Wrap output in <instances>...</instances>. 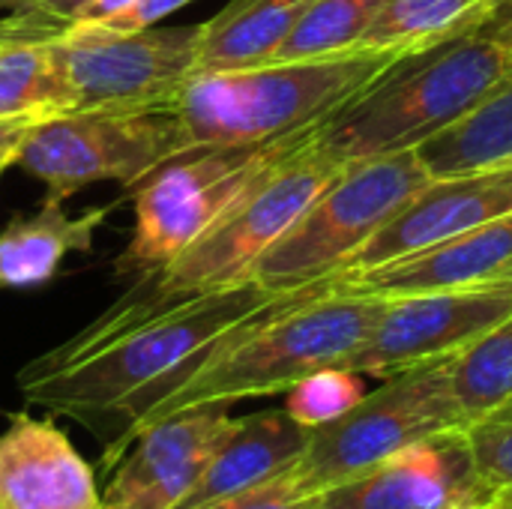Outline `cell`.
Segmentation results:
<instances>
[{
    "instance_id": "obj_27",
    "label": "cell",
    "mask_w": 512,
    "mask_h": 509,
    "mask_svg": "<svg viewBox=\"0 0 512 509\" xmlns=\"http://www.w3.org/2000/svg\"><path fill=\"white\" fill-rule=\"evenodd\" d=\"M312 498L315 495H306L297 489L291 471L276 477V480H267L261 486H252L246 492H237V495H228L216 504L204 509H309L312 507Z\"/></svg>"
},
{
    "instance_id": "obj_2",
    "label": "cell",
    "mask_w": 512,
    "mask_h": 509,
    "mask_svg": "<svg viewBox=\"0 0 512 509\" xmlns=\"http://www.w3.org/2000/svg\"><path fill=\"white\" fill-rule=\"evenodd\" d=\"M387 297L363 294L339 282H321L288 291L237 330H231L207 360L153 408H147L111 447L120 456L135 435L171 414L201 405H234L243 399L288 393L303 378L345 366V360L369 339Z\"/></svg>"
},
{
    "instance_id": "obj_35",
    "label": "cell",
    "mask_w": 512,
    "mask_h": 509,
    "mask_svg": "<svg viewBox=\"0 0 512 509\" xmlns=\"http://www.w3.org/2000/svg\"><path fill=\"white\" fill-rule=\"evenodd\" d=\"M468 509H498V507H495V504L489 501V504H477V507H468Z\"/></svg>"
},
{
    "instance_id": "obj_36",
    "label": "cell",
    "mask_w": 512,
    "mask_h": 509,
    "mask_svg": "<svg viewBox=\"0 0 512 509\" xmlns=\"http://www.w3.org/2000/svg\"><path fill=\"white\" fill-rule=\"evenodd\" d=\"M6 168H9V165H0V177H3V171H6Z\"/></svg>"
},
{
    "instance_id": "obj_29",
    "label": "cell",
    "mask_w": 512,
    "mask_h": 509,
    "mask_svg": "<svg viewBox=\"0 0 512 509\" xmlns=\"http://www.w3.org/2000/svg\"><path fill=\"white\" fill-rule=\"evenodd\" d=\"M189 3H195V0H138L129 12L108 18V21H96V24H105L114 30H141V27H153V24L165 21L168 15H174L177 9H183Z\"/></svg>"
},
{
    "instance_id": "obj_32",
    "label": "cell",
    "mask_w": 512,
    "mask_h": 509,
    "mask_svg": "<svg viewBox=\"0 0 512 509\" xmlns=\"http://www.w3.org/2000/svg\"><path fill=\"white\" fill-rule=\"evenodd\" d=\"M474 30L489 33L507 51H512V0H489Z\"/></svg>"
},
{
    "instance_id": "obj_30",
    "label": "cell",
    "mask_w": 512,
    "mask_h": 509,
    "mask_svg": "<svg viewBox=\"0 0 512 509\" xmlns=\"http://www.w3.org/2000/svg\"><path fill=\"white\" fill-rule=\"evenodd\" d=\"M66 27L30 18V15H18V12H6V0H0V42H51L63 33Z\"/></svg>"
},
{
    "instance_id": "obj_11",
    "label": "cell",
    "mask_w": 512,
    "mask_h": 509,
    "mask_svg": "<svg viewBox=\"0 0 512 509\" xmlns=\"http://www.w3.org/2000/svg\"><path fill=\"white\" fill-rule=\"evenodd\" d=\"M512 315V285L486 282L387 300L369 339L342 369L387 378L399 369L450 357Z\"/></svg>"
},
{
    "instance_id": "obj_5",
    "label": "cell",
    "mask_w": 512,
    "mask_h": 509,
    "mask_svg": "<svg viewBox=\"0 0 512 509\" xmlns=\"http://www.w3.org/2000/svg\"><path fill=\"white\" fill-rule=\"evenodd\" d=\"M393 60V54L381 51H351L318 60H270L195 72L171 111L177 114L186 150L267 141L324 123Z\"/></svg>"
},
{
    "instance_id": "obj_34",
    "label": "cell",
    "mask_w": 512,
    "mask_h": 509,
    "mask_svg": "<svg viewBox=\"0 0 512 509\" xmlns=\"http://www.w3.org/2000/svg\"><path fill=\"white\" fill-rule=\"evenodd\" d=\"M489 282H504V285H512V258L498 270V276H492Z\"/></svg>"
},
{
    "instance_id": "obj_6",
    "label": "cell",
    "mask_w": 512,
    "mask_h": 509,
    "mask_svg": "<svg viewBox=\"0 0 512 509\" xmlns=\"http://www.w3.org/2000/svg\"><path fill=\"white\" fill-rule=\"evenodd\" d=\"M321 129L324 123H312L267 141L189 147L165 159L129 189L135 225L114 273L138 279L168 267L258 180L318 141Z\"/></svg>"
},
{
    "instance_id": "obj_1",
    "label": "cell",
    "mask_w": 512,
    "mask_h": 509,
    "mask_svg": "<svg viewBox=\"0 0 512 509\" xmlns=\"http://www.w3.org/2000/svg\"><path fill=\"white\" fill-rule=\"evenodd\" d=\"M279 297L252 276L198 294L90 348L45 351L18 372V390L30 405L51 414L75 420L117 417L126 432L183 384L231 330Z\"/></svg>"
},
{
    "instance_id": "obj_3",
    "label": "cell",
    "mask_w": 512,
    "mask_h": 509,
    "mask_svg": "<svg viewBox=\"0 0 512 509\" xmlns=\"http://www.w3.org/2000/svg\"><path fill=\"white\" fill-rule=\"evenodd\" d=\"M345 171L318 141L306 144L258 180L168 267L138 276L96 321L57 348L78 351L105 342L153 315H162L198 294L237 285L252 276L258 258L306 213V207Z\"/></svg>"
},
{
    "instance_id": "obj_25",
    "label": "cell",
    "mask_w": 512,
    "mask_h": 509,
    "mask_svg": "<svg viewBox=\"0 0 512 509\" xmlns=\"http://www.w3.org/2000/svg\"><path fill=\"white\" fill-rule=\"evenodd\" d=\"M366 396V384L360 372L330 366L321 369L300 384H294L285 393V411L306 429L327 426L339 417H345L360 399Z\"/></svg>"
},
{
    "instance_id": "obj_28",
    "label": "cell",
    "mask_w": 512,
    "mask_h": 509,
    "mask_svg": "<svg viewBox=\"0 0 512 509\" xmlns=\"http://www.w3.org/2000/svg\"><path fill=\"white\" fill-rule=\"evenodd\" d=\"M93 0H6V12L30 15L57 27L75 24Z\"/></svg>"
},
{
    "instance_id": "obj_9",
    "label": "cell",
    "mask_w": 512,
    "mask_h": 509,
    "mask_svg": "<svg viewBox=\"0 0 512 509\" xmlns=\"http://www.w3.org/2000/svg\"><path fill=\"white\" fill-rule=\"evenodd\" d=\"M201 24L114 30L75 21L51 39L60 111H147L174 105L195 75Z\"/></svg>"
},
{
    "instance_id": "obj_4",
    "label": "cell",
    "mask_w": 512,
    "mask_h": 509,
    "mask_svg": "<svg viewBox=\"0 0 512 509\" xmlns=\"http://www.w3.org/2000/svg\"><path fill=\"white\" fill-rule=\"evenodd\" d=\"M512 72V51L483 30L396 57L324 120L318 144L339 162L408 153L468 117Z\"/></svg>"
},
{
    "instance_id": "obj_7",
    "label": "cell",
    "mask_w": 512,
    "mask_h": 509,
    "mask_svg": "<svg viewBox=\"0 0 512 509\" xmlns=\"http://www.w3.org/2000/svg\"><path fill=\"white\" fill-rule=\"evenodd\" d=\"M429 180L417 150L348 162L258 258L252 279L276 294L330 282Z\"/></svg>"
},
{
    "instance_id": "obj_19",
    "label": "cell",
    "mask_w": 512,
    "mask_h": 509,
    "mask_svg": "<svg viewBox=\"0 0 512 509\" xmlns=\"http://www.w3.org/2000/svg\"><path fill=\"white\" fill-rule=\"evenodd\" d=\"M318 0H231L201 24L195 72L267 63Z\"/></svg>"
},
{
    "instance_id": "obj_18",
    "label": "cell",
    "mask_w": 512,
    "mask_h": 509,
    "mask_svg": "<svg viewBox=\"0 0 512 509\" xmlns=\"http://www.w3.org/2000/svg\"><path fill=\"white\" fill-rule=\"evenodd\" d=\"M108 207L69 216L60 198H45L36 213L15 216L0 231V288H36L57 276L69 252H90Z\"/></svg>"
},
{
    "instance_id": "obj_16",
    "label": "cell",
    "mask_w": 512,
    "mask_h": 509,
    "mask_svg": "<svg viewBox=\"0 0 512 509\" xmlns=\"http://www.w3.org/2000/svg\"><path fill=\"white\" fill-rule=\"evenodd\" d=\"M512 258V213L465 234H456L444 243H435L408 258L378 264L357 273H339L333 282L378 294V297H411L432 291H459L486 285Z\"/></svg>"
},
{
    "instance_id": "obj_31",
    "label": "cell",
    "mask_w": 512,
    "mask_h": 509,
    "mask_svg": "<svg viewBox=\"0 0 512 509\" xmlns=\"http://www.w3.org/2000/svg\"><path fill=\"white\" fill-rule=\"evenodd\" d=\"M48 114H15V117H0V165H15L18 150L24 144V138L30 135V129L45 120Z\"/></svg>"
},
{
    "instance_id": "obj_10",
    "label": "cell",
    "mask_w": 512,
    "mask_h": 509,
    "mask_svg": "<svg viewBox=\"0 0 512 509\" xmlns=\"http://www.w3.org/2000/svg\"><path fill=\"white\" fill-rule=\"evenodd\" d=\"M183 150L186 141L171 105L147 111H60L30 129L15 165L42 180L51 198L66 201L102 180L132 189Z\"/></svg>"
},
{
    "instance_id": "obj_33",
    "label": "cell",
    "mask_w": 512,
    "mask_h": 509,
    "mask_svg": "<svg viewBox=\"0 0 512 509\" xmlns=\"http://www.w3.org/2000/svg\"><path fill=\"white\" fill-rule=\"evenodd\" d=\"M492 504L498 509H512V486L507 489H498L495 495H492Z\"/></svg>"
},
{
    "instance_id": "obj_13",
    "label": "cell",
    "mask_w": 512,
    "mask_h": 509,
    "mask_svg": "<svg viewBox=\"0 0 512 509\" xmlns=\"http://www.w3.org/2000/svg\"><path fill=\"white\" fill-rule=\"evenodd\" d=\"M228 405H201L171 414L135 435V450L114 468L105 509H174L198 483L228 432Z\"/></svg>"
},
{
    "instance_id": "obj_17",
    "label": "cell",
    "mask_w": 512,
    "mask_h": 509,
    "mask_svg": "<svg viewBox=\"0 0 512 509\" xmlns=\"http://www.w3.org/2000/svg\"><path fill=\"white\" fill-rule=\"evenodd\" d=\"M309 435L312 429L300 426L285 408L237 417L192 492L174 509H204L288 474L303 459Z\"/></svg>"
},
{
    "instance_id": "obj_26",
    "label": "cell",
    "mask_w": 512,
    "mask_h": 509,
    "mask_svg": "<svg viewBox=\"0 0 512 509\" xmlns=\"http://www.w3.org/2000/svg\"><path fill=\"white\" fill-rule=\"evenodd\" d=\"M465 432L489 492L495 495L498 489L512 486V399L471 423Z\"/></svg>"
},
{
    "instance_id": "obj_24",
    "label": "cell",
    "mask_w": 512,
    "mask_h": 509,
    "mask_svg": "<svg viewBox=\"0 0 512 509\" xmlns=\"http://www.w3.org/2000/svg\"><path fill=\"white\" fill-rule=\"evenodd\" d=\"M60 114L51 42H0V117Z\"/></svg>"
},
{
    "instance_id": "obj_15",
    "label": "cell",
    "mask_w": 512,
    "mask_h": 509,
    "mask_svg": "<svg viewBox=\"0 0 512 509\" xmlns=\"http://www.w3.org/2000/svg\"><path fill=\"white\" fill-rule=\"evenodd\" d=\"M0 509H105L93 468L51 423L15 414L0 435Z\"/></svg>"
},
{
    "instance_id": "obj_8",
    "label": "cell",
    "mask_w": 512,
    "mask_h": 509,
    "mask_svg": "<svg viewBox=\"0 0 512 509\" xmlns=\"http://www.w3.org/2000/svg\"><path fill=\"white\" fill-rule=\"evenodd\" d=\"M450 357L426 360L381 378L345 417L312 429L303 459L291 468L300 492L321 495L396 453L450 432L465 429L450 384Z\"/></svg>"
},
{
    "instance_id": "obj_21",
    "label": "cell",
    "mask_w": 512,
    "mask_h": 509,
    "mask_svg": "<svg viewBox=\"0 0 512 509\" xmlns=\"http://www.w3.org/2000/svg\"><path fill=\"white\" fill-rule=\"evenodd\" d=\"M489 0H384L357 51L414 54L477 27Z\"/></svg>"
},
{
    "instance_id": "obj_14",
    "label": "cell",
    "mask_w": 512,
    "mask_h": 509,
    "mask_svg": "<svg viewBox=\"0 0 512 509\" xmlns=\"http://www.w3.org/2000/svg\"><path fill=\"white\" fill-rule=\"evenodd\" d=\"M512 213V162L456 177H432L342 273L369 270L423 252Z\"/></svg>"
},
{
    "instance_id": "obj_20",
    "label": "cell",
    "mask_w": 512,
    "mask_h": 509,
    "mask_svg": "<svg viewBox=\"0 0 512 509\" xmlns=\"http://www.w3.org/2000/svg\"><path fill=\"white\" fill-rule=\"evenodd\" d=\"M432 177H456L512 162V72L456 126L417 147Z\"/></svg>"
},
{
    "instance_id": "obj_23",
    "label": "cell",
    "mask_w": 512,
    "mask_h": 509,
    "mask_svg": "<svg viewBox=\"0 0 512 509\" xmlns=\"http://www.w3.org/2000/svg\"><path fill=\"white\" fill-rule=\"evenodd\" d=\"M384 0H318L270 60H318L357 51ZM267 60V63H270Z\"/></svg>"
},
{
    "instance_id": "obj_22",
    "label": "cell",
    "mask_w": 512,
    "mask_h": 509,
    "mask_svg": "<svg viewBox=\"0 0 512 509\" xmlns=\"http://www.w3.org/2000/svg\"><path fill=\"white\" fill-rule=\"evenodd\" d=\"M450 384L465 429L512 399V315L453 354Z\"/></svg>"
},
{
    "instance_id": "obj_12",
    "label": "cell",
    "mask_w": 512,
    "mask_h": 509,
    "mask_svg": "<svg viewBox=\"0 0 512 509\" xmlns=\"http://www.w3.org/2000/svg\"><path fill=\"white\" fill-rule=\"evenodd\" d=\"M489 501L468 432L450 429L324 489L309 509H468Z\"/></svg>"
}]
</instances>
